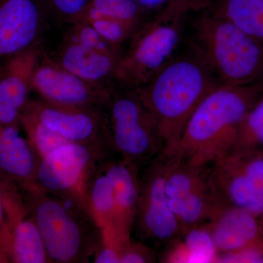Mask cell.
I'll return each mask as SVG.
<instances>
[{
    "mask_svg": "<svg viewBox=\"0 0 263 263\" xmlns=\"http://www.w3.org/2000/svg\"><path fill=\"white\" fill-rule=\"evenodd\" d=\"M40 158L19 127L0 124V177L17 183L24 190L36 188V174Z\"/></svg>",
    "mask_w": 263,
    "mask_h": 263,
    "instance_id": "obj_16",
    "label": "cell"
},
{
    "mask_svg": "<svg viewBox=\"0 0 263 263\" xmlns=\"http://www.w3.org/2000/svg\"><path fill=\"white\" fill-rule=\"evenodd\" d=\"M8 222L12 234L10 262H50L41 233L32 216L15 213Z\"/></svg>",
    "mask_w": 263,
    "mask_h": 263,
    "instance_id": "obj_19",
    "label": "cell"
},
{
    "mask_svg": "<svg viewBox=\"0 0 263 263\" xmlns=\"http://www.w3.org/2000/svg\"><path fill=\"white\" fill-rule=\"evenodd\" d=\"M103 165L113 185L115 202L113 222L105 228L127 243L131 238L141 191L139 167L113 154L104 158Z\"/></svg>",
    "mask_w": 263,
    "mask_h": 263,
    "instance_id": "obj_13",
    "label": "cell"
},
{
    "mask_svg": "<svg viewBox=\"0 0 263 263\" xmlns=\"http://www.w3.org/2000/svg\"><path fill=\"white\" fill-rule=\"evenodd\" d=\"M211 172L221 201L252 213L263 228V156L230 151Z\"/></svg>",
    "mask_w": 263,
    "mask_h": 263,
    "instance_id": "obj_8",
    "label": "cell"
},
{
    "mask_svg": "<svg viewBox=\"0 0 263 263\" xmlns=\"http://www.w3.org/2000/svg\"><path fill=\"white\" fill-rule=\"evenodd\" d=\"M104 158L89 171L81 190L85 205L101 229L111 226L115 212L113 185L104 167Z\"/></svg>",
    "mask_w": 263,
    "mask_h": 263,
    "instance_id": "obj_18",
    "label": "cell"
},
{
    "mask_svg": "<svg viewBox=\"0 0 263 263\" xmlns=\"http://www.w3.org/2000/svg\"><path fill=\"white\" fill-rule=\"evenodd\" d=\"M24 110L67 141L103 146L110 150L104 108L62 106L41 99L29 100Z\"/></svg>",
    "mask_w": 263,
    "mask_h": 263,
    "instance_id": "obj_11",
    "label": "cell"
},
{
    "mask_svg": "<svg viewBox=\"0 0 263 263\" xmlns=\"http://www.w3.org/2000/svg\"><path fill=\"white\" fill-rule=\"evenodd\" d=\"M211 8L249 35L263 39V0H214Z\"/></svg>",
    "mask_w": 263,
    "mask_h": 263,
    "instance_id": "obj_21",
    "label": "cell"
},
{
    "mask_svg": "<svg viewBox=\"0 0 263 263\" xmlns=\"http://www.w3.org/2000/svg\"><path fill=\"white\" fill-rule=\"evenodd\" d=\"M209 5V0H169L153 18L140 26L122 53L114 80L126 89L144 86L174 57L188 13Z\"/></svg>",
    "mask_w": 263,
    "mask_h": 263,
    "instance_id": "obj_4",
    "label": "cell"
},
{
    "mask_svg": "<svg viewBox=\"0 0 263 263\" xmlns=\"http://www.w3.org/2000/svg\"><path fill=\"white\" fill-rule=\"evenodd\" d=\"M145 12L136 0H89L69 23L112 20L141 26Z\"/></svg>",
    "mask_w": 263,
    "mask_h": 263,
    "instance_id": "obj_22",
    "label": "cell"
},
{
    "mask_svg": "<svg viewBox=\"0 0 263 263\" xmlns=\"http://www.w3.org/2000/svg\"><path fill=\"white\" fill-rule=\"evenodd\" d=\"M41 24L37 0H0V60L34 44Z\"/></svg>",
    "mask_w": 263,
    "mask_h": 263,
    "instance_id": "obj_15",
    "label": "cell"
},
{
    "mask_svg": "<svg viewBox=\"0 0 263 263\" xmlns=\"http://www.w3.org/2000/svg\"><path fill=\"white\" fill-rule=\"evenodd\" d=\"M136 1L139 3L142 8L146 10L148 8L158 6V5L162 4L164 2L167 1V0H136Z\"/></svg>",
    "mask_w": 263,
    "mask_h": 263,
    "instance_id": "obj_29",
    "label": "cell"
},
{
    "mask_svg": "<svg viewBox=\"0 0 263 263\" xmlns=\"http://www.w3.org/2000/svg\"><path fill=\"white\" fill-rule=\"evenodd\" d=\"M218 262H263V247H248L230 252V253L219 254Z\"/></svg>",
    "mask_w": 263,
    "mask_h": 263,
    "instance_id": "obj_28",
    "label": "cell"
},
{
    "mask_svg": "<svg viewBox=\"0 0 263 263\" xmlns=\"http://www.w3.org/2000/svg\"><path fill=\"white\" fill-rule=\"evenodd\" d=\"M33 91L48 103L76 108H104L112 90L86 80L60 65L41 57L32 76Z\"/></svg>",
    "mask_w": 263,
    "mask_h": 263,
    "instance_id": "obj_10",
    "label": "cell"
},
{
    "mask_svg": "<svg viewBox=\"0 0 263 263\" xmlns=\"http://www.w3.org/2000/svg\"><path fill=\"white\" fill-rule=\"evenodd\" d=\"M219 254L230 253L251 247H263V228L252 213L223 203L204 226Z\"/></svg>",
    "mask_w": 263,
    "mask_h": 263,
    "instance_id": "obj_14",
    "label": "cell"
},
{
    "mask_svg": "<svg viewBox=\"0 0 263 263\" xmlns=\"http://www.w3.org/2000/svg\"><path fill=\"white\" fill-rule=\"evenodd\" d=\"M193 49L221 84L245 86L263 76V48L259 40L212 12L193 24Z\"/></svg>",
    "mask_w": 263,
    "mask_h": 263,
    "instance_id": "obj_5",
    "label": "cell"
},
{
    "mask_svg": "<svg viewBox=\"0 0 263 263\" xmlns=\"http://www.w3.org/2000/svg\"><path fill=\"white\" fill-rule=\"evenodd\" d=\"M110 154L103 146L74 142L63 145L40 161L36 186L58 197H81L85 178L98 161Z\"/></svg>",
    "mask_w": 263,
    "mask_h": 263,
    "instance_id": "obj_9",
    "label": "cell"
},
{
    "mask_svg": "<svg viewBox=\"0 0 263 263\" xmlns=\"http://www.w3.org/2000/svg\"><path fill=\"white\" fill-rule=\"evenodd\" d=\"M155 256L149 247L129 239L121 254L120 263H146L155 262Z\"/></svg>",
    "mask_w": 263,
    "mask_h": 263,
    "instance_id": "obj_25",
    "label": "cell"
},
{
    "mask_svg": "<svg viewBox=\"0 0 263 263\" xmlns=\"http://www.w3.org/2000/svg\"><path fill=\"white\" fill-rule=\"evenodd\" d=\"M48 8L67 22L79 14L89 0H43Z\"/></svg>",
    "mask_w": 263,
    "mask_h": 263,
    "instance_id": "obj_27",
    "label": "cell"
},
{
    "mask_svg": "<svg viewBox=\"0 0 263 263\" xmlns=\"http://www.w3.org/2000/svg\"><path fill=\"white\" fill-rule=\"evenodd\" d=\"M221 84L195 50L173 57L144 86L137 89L157 122L164 146L171 157L194 110Z\"/></svg>",
    "mask_w": 263,
    "mask_h": 263,
    "instance_id": "obj_2",
    "label": "cell"
},
{
    "mask_svg": "<svg viewBox=\"0 0 263 263\" xmlns=\"http://www.w3.org/2000/svg\"><path fill=\"white\" fill-rule=\"evenodd\" d=\"M164 254L167 262L206 263L218 262L219 253L212 235L205 226L185 230Z\"/></svg>",
    "mask_w": 263,
    "mask_h": 263,
    "instance_id": "obj_20",
    "label": "cell"
},
{
    "mask_svg": "<svg viewBox=\"0 0 263 263\" xmlns=\"http://www.w3.org/2000/svg\"><path fill=\"white\" fill-rule=\"evenodd\" d=\"M104 116L107 141L113 155L139 167L163 155L157 122L136 89L112 91Z\"/></svg>",
    "mask_w": 263,
    "mask_h": 263,
    "instance_id": "obj_6",
    "label": "cell"
},
{
    "mask_svg": "<svg viewBox=\"0 0 263 263\" xmlns=\"http://www.w3.org/2000/svg\"><path fill=\"white\" fill-rule=\"evenodd\" d=\"M3 185L0 182V259L10 260L12 246V234L8 219L5 218V194Z\"/></svg>",
    "mask_w": 263,
    "mask_h": 263,
    "instance_id": "obj_26",
    "label": "cell"
},
{
    "mask_svg": "<svg viewBox=\"0 0 263 263\" xmlns=\"http://www.w3.org/2000/svg\"><path fill=\"white\" fill-rule=\"evenodd\" d=\"M27 212L37 224L50 262H89L102 229L79 196L61 197L36 187L25 190Z\"/></svg>",
    "mask_w": 263,
    "mask_h": 263,
    "instance_id": "obj_3",
    "label": "cell"
},
{
    "mask_svg": "<svg viewBox=\"0 0 263 263\" xmlns=\"http://www.w3.org/2000/svg\"><path fill=\"white\" fill-rule=\"evenodd\" d=\"M171 157L163 155L146 164L141 176V191L137 205L134 226L143 239L155 243H171L183 229L170 207L165 180Z\"/></svg>",
    "mask_w": 263,
    "mask_h": 263,
    "instance_id": "obj_7",
    "label": "cell"
},
{
    "mask_svg": "<svg viewBox=\"0 0 263 263\" xmlns=\"http://www.w3.org/2000/svg\"><path fill=\"white\" fill-rule=\"evenodd\" d=\"M261 93L259 82L216 86L194 110L171 157L189 165H212L233 148L243 119Z\"/></svg>",
    "mask_w": 263,
    "mask_h": 263,
    "instance_id": "obj_1",
    "label": "cell"
},
{
    "mask_svg": "<svg viewBox=\"0 0 263 263\" xmlns=\"http://www.w3.org/2000/svg\"><path fill=\"white\" fill-rule=\"evenodd\" d=\"M20 126L23 127L27 139L41 160L52 151L70 143L61 135L46 127L24 110L21 116Z\"/></svg>",
    "mask_w": 263,
    "mask_h": 263,
    "instance_id": "obj_24",
    "label": "cell"
},
{
    "mask_svg": "<svg viewBox=\"0 0 263 263\" xmlns=\"http://www.w3.org/2000/svg\"><path fill=\"white\" fill-rule=\"evenodd\" d=\"M121 50L105 51L64 38L55 60L65 68L86 80L103 84L114 79Z\"/></svg>",
    "mask_w": 263,
    "mask_h": 263,
    "instance_id": "obj_17",
    "label": "cell"
},
{
    "mask_svg": "<svg viewBox=\"0 0 263 263\" xmlns=\"http://www.w3.org/2000/svg\"><path fill=\"white\" fill-rule=\"evenodd\" d=\"M230 151L246 155L263 156V95L259 97L246 115L236 141Z\"/></svg>",
    "mask_w": 263,
    "mask_h": 263,
    "instance_id": "obj_23",
    "label": "cell"
},
{
    "mask_svg": "<svg viewBox=\"0 0 263 263\" xmlns=\"http://www.w3.org/2000/svg\"><path fill=\"white\" fill-rule=\"evenodd\" d=\"M41 50L36 43L10 57L0 71V124L19 127L32 91V76Z\"/></svg>",
    "mask_w": 263,
    "mask_h": 263,
    "instance_id": "obj_12",
    "label": "cell"
}]
</instances>
